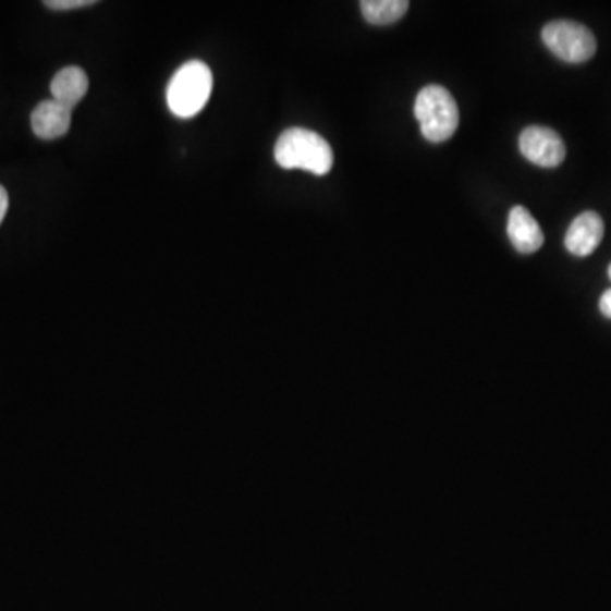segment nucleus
Listing matches in <instances>:
<instances>
[{
	"label": "nucleus",
	"mask_w": 611,
	"mask_h": 611,
	"mask_svg": "<svg viewBox=\"0 0 611 611\" xmlns=\"http://www.w3.org/2000/svg\"><path fill=\"white\" fill-rule=\"evenodd\" d=\"M273 158L282 169H301L315 175H327L333 167L330 143L306 127L285 130L276 143Z\"/></svg>",
	"instance_id": "1"
},
{
	"label": "nucleus",
	"mask_w": 611,
	"mask_h": 611,
	"mask_svg": "<svg viewBox=\"0 0 611 611\" xmlns=\"http://www.w3.org/2000/svg\"><path fill=\"white\" fill-rule=\"evenodd\" d=\"M212 93V74L206 63L191 60L173 74L167 87V106L182 120L199 114Z\"/></svg>",
	"instance_id": "2"
},
{
	"label": "nucleus",
	"mask_w": 611,
	"mask_h": 611,
	"mask_svg": "<svg viewBox=\"0 0 611 611\" xmlns=\"http://www.w3.org/2000/svg\"><path fill=\"white\" fill-rule=\"evenodd\" d=\"M415 115L421 135L431 143H443L459 127V108L454 96L442 85H427L416 96Z\"/></svg>",
	"instance_id": "3"
},
{
	"label": "nucleus",
	"mask_w": 611,
	"mask_h": 611,
	"mask_svg": "<svg viewBox=\"0 0 611 611\" xmlns=\"http://www.w3.org/2000/svg\"><path fill=\"white\" fill-rule=\"evenodd\" d=\"M542 41L562 62L585 63L596 53V38L585 24L552 21L542 29Z\"/></svg>",
	"instance_id": "4"
},
{
	"label": "nucleus",
	"mask_w": 611,
	"mask_h": 611,
	"mask_svg": "<svg viewBox=\"0 0 611 611\" xmlns=\"http://www.w3.org/2000/svg\"><path fill=\"white\" fill-rule=\"evenodd\" d=\"M520 151L528 162L542 169H555L565 158V145L554 130L528 126L520 135Z\"/></svg>",
	"instance_id": "5"
},
{
	"label": "nucleus",
	"mask_w": 611,
	"mask_h": 611,
	"mask_svg": "<svg viewBox=\"0 0 611 611\" xmlns=\"http://www.w3.org/2000/svg\"><path fill=\"white\" fill-rule=\"evenodd\" d=\"M603 235L601 216L595 211L581 212L565 233V248L576 257H588L600 246Z\"/></svg>",
	"instance_id": "6"
},
{
	"label": "nucleus",
	"mask_w": 611,
	"mask_h": 611,
	"mask_svg": "<svg viewBox=\"0 0 611 611\" xmlns=\"http://www.w3.org/2000/svg\"><path fill=\"white\" fill-rule=\"evenodd\" d=\"M72 108L58 100H42L32 114V127L38 138L57 139L69 133Z\"/></svg>",
	"instance_id": "7"
},
{
	"label": "nucleus",
	"mask_w": 611,
	"mask_h": 611,
	"mask_svg": "<svg viewBox=\"0 0 611 611\" xmlns=\"http://www.w3.org/2000/svg\"><path fill=\"white\" fill-rule=\"evenodd\" d=\"M508 236L520 254H535L543 245V231L530 211L515 206L508 216Z\"/></svg>",
	"instance_id": "8"
},
{
	"label": "nucleus",
	"mask_w": 611,
	"mask_h": 611,
	"mask_svg": "<svg viewBox=\"0 0 611 611\" xmlns=\"http://www.w3.org/2000/svg\"><path fill=\"white\" fill-rule=\"evenodd\" d=\"M50 89L54 100L74 109L89 90V77L81 66H65L54 75Z\"/></svg>",
	"instance_id": "9"
},
{
	"label": "nucleus",
	"mask_w": 611,
	"mask_h": 611,
	"mask_svg": "<svg viewBox=\"0 0 611 611\" xmlns=\"http://www.w3.org/2000/svg\"><path fill=\"white\" fill-rule=\"evenodd\" d=\"M410 9L406 0H364L361 2L362 16L374 26H389L398 23Z\"/></svg>",
	"instance_id": "10"
},
{
	"label": "nucleus",
	"mask_w": 611,
	"mask_h": 611,
	"mask_svg": "<svg viewBox=\"0 0 611 611\" xmlns=\"http://www.w3.org/2000/svg\"><path fill=\"white\" fill-rule=\"evenodd\" d=\"M96 4V0H47L45 5L53 11H70V9L85 8Z\"/></svg>",
	"instance_id": "11"
},
{
	"label": "nucleus",
	"mask_w": 611,
	"mask_h": 611,
	"mask_svg": "<svg viewBox=\"0 0 611 611\" xmlns=\"http://www.w3.org/2000/svg\"><path fill=\"white\" fill-rule=\"evenodd\" d=\"M600 311L601 315L607 316L608 319H611V289L604 291L603 296H601Z\"/></svg>",
	"instance_id": "12"
},
{
	"label": "nucleus",
	"mask_w": 611,
	"mask_h": 611,
	"mask_svg": "<svg viewBox=\"0 0 611 611\" xmlns=\"http://www.w3.org/2000/svg\"><path fill=\"white\" fill-rule=\"evenodd\" d=\"M9 209V194L2 185H0V223L4 221Z\"/></svg>",
	"instance_id": "13"
},
{
	"label": "nucleus",
	"mask_w": 611,
	"mask_h": 611,
	"mask_svg": "<svg viewBox=\"0 0 611 611\" xmlns=\"http://www.w3.org/2000/svg\"><path fill=\"white\" fill-rule=\"evenodd\" d=\"M608 276H610V279H611V264H610V267H608Z\"/></svg>",
	"instance_id": "14"
}]
</instances>
